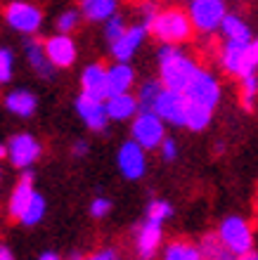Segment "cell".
<instances>
[{
  "label": "cell",
  "mask_w": 258,
  "mask_h": 260,
  "mask_svg": "<svg viewBox=\"0 0 258 260\" xmlns=\"http://www.w3.org/2000/svg\"><path fill=\"white\" fill-rule=\"evenodd\" d=\"M156 64H159L161 85L178 92H185L192 78L202 69L197 57H192L183 45H166V43H161L156 50Z\"/></svg>",
  "instance_id": "cell-1"
},
{
  "label": "cell",
  "mask_w": 258,
  "mask_h": 260,
  "mask_svg": "<svg viewBox=\"0 0 258 260\" xmlns=\"http://www.w3.org/2000/svg\"><path fill=\"white\" fill-rule=\"evenodd\" d=\"M150 34L159 43H166V45H183L192 38L194 28H192V21L187 17V10H183V7H161L156 19L152 21Z\"/></svg>",
  "instance_id": "cell-2"
},
{
  "label": "cell",
  "mask_w": 258,
  "mask_h": 260,
  "mask_svg": "<svg viewBox=\"0 0 258 260\" xmlns=\"http://www.w3.org/2000/svg\"><path fill=\"white\" fill-rule=\"evenodd\" d=\"M218 239L237 258L253 251V227L244 215H225L218 225Z\"/></svg>",
  "instance_id": "cell-3"
},
{
  "label": "cell",
  "mask_w": 258,
  "mask_h": 260,
  "mask_svg": "<svg viewBox=\"0 0 258 260\" xmlns=\"http://www.w3.org/2000/svg\"><path fill=\"white\" fill-rule=\"evenodd\" d=\"M225 14H227L225 0H190V5H187V17L192 21L194 34L199 36L218 34Z\"/></svg>",
  "instance_id": "cell-4"
},
{
  "label": "cell",
  "mask_w": 258,
  "mask_h": 260,
  "mask_svg": "<svg viewBox=\"0 0 258 260\" xmlns=\"http://www.w3.org/2000/svg\"><path fill=\"white\" fill-rule=\"evenodd\" d=\"M218 64H220L225 74L235 76V78L251 76L258 69L251 52V43H235V41H223V45L218 48Z\"/></svg>",
  "instance_id": "cell-5"
},
{
  "label": "cell",
  "mask_w": 258,
  "mask_h": 260,
  "mask_svg": "<svg viewBox=\"0 0 258 260\" xmlns=\"http://www.w3.org/2000/svg\"><path fill=\"white\" fill-rule=\"evenodd\" d=\"M3 19L12 31L24 36H36L43 26V19L45 14L36 3H28V0H12L7 3L5 10H3Z\"/></svg>",
  "instance_id": "cell-6"
},
{
  "label": "cell",
  "mask_w": 258,
  "mask_h": 260,
  "mask_svg": "<svg viewBox=\"0 0 258 260\" xmlns=\"http://www.w3.org/2000/svg\"><path fill=\"white\" fill-rule=\"evenodd\" d=\"M183 95H185V100H187V104L216 111L218 102H220V97H223V88H220L218 76L213 74V71H209L206 67H202Z\"/></svg>",
  "instance_id": "cell-7"
},
{
  "label": "cell",
  "mask_w": 258,
  "mask_h": 260,
  "mask_svg": "<svg viewBox=\"0 0 258 260\" xmlns=\"http://www.w3.org/2000/svg\"><path fill=\"white\" fill-rule=\"evenodd\" d=\"M130 140L137 142L145 151H154L166 140V123L156 116L154 111H137L130 121Z\"/></svg>",
  "instance_id": "cell-8"
},
{
  "label": "cell",
  "mask_w": 258,
  "mask_h": 260,
  "mask_svg": "<svg viewBox=\"0 0 258 260\" xmlns=\"http://www.w3.org/2000/svg\"><path fill=\"white\" fill-rule=\"evenodd\" d=\"M41 154H43L41 142L34 135H28V133H19V135L10 137V142H7V161L17 171L31 168L41 158Z\"/></svg>",
  "instance_id": "cell-9"
},
{
  "label": "cell",
  "mask_w": 258,
  "mask_h": 260,
  "mask_svg": "<svg viewBox=\"0 0 258 260\" xmlns=\"http://www.w3.org/2000/svg\"><path fill=\"white\" fill-rule=\"evenodd\" d=\"M116 164L123 178L137 182L147 175V151L133 140H126L116 151Z\"/></svg>",
  "instance_id": "cell-10"
},
{
  "label": "cell",
  "mask_w": 258,
  "mask_h": 260,
  "mask_svg": "<svg viewBox=\"0 0 258 260\" xmlns=\"http://www.w3.org/2000/svg\"><path fill=\"white\" fill-rule=\"evenodd\" d=\"M156 116L161 118L163 123L176 125V128H185V114H187V100L183 92L178 90H168L163 88L156 97L154 107H152Z\"/></svg>",
  "instance_id": "cell-11"
},
{
  "label": "cell",
  "mask_w": 258,
  "mask_h": 260,
  "mask_svg": "<svg viewBox=\"0 0 258 260\" xmlns=\"http://www.w3.org/2000/svg\"><path fill=\"white\" fill-rule=\"evenodd\" d=\"M76 114L81 118L85 128L93 130V133H102L109 125V114H107V104H104L102 97H90V95H78L76 97Z\"/></svg>",
  "instance_id": "cell-12"
},
{
  "label": "cell",
  "mask_w": 258,
  "mask_h": 260,
  "mask_svg": "<svg viewBox=\"0 0 258 260\" xmlns=\"http://www.w3.org/2000/svg\"><path fill=\"white\" fill-rule=\"evenodd\" d=\"M147 36H150V28L145 26V24H137V21L135 24H128L126 34L116 43L109 45V52H111V57H114L116 62H130L140 52V48L145 45Z\"/></svg>",
  "instance_id": "cell-13"
},
{
  "label": "cell",
  "mask_w": 258,
  "mask_h": 260,
  "mask_svg": "<svg viewBox=\"0 0 258 260\" xmlns=\"http://www.w3.org/2000/svg\"><path fill=\"white\" fill-rule=\"evenodd\" d=\"M43 48H45V55H48L50 64L54 69H69L74 67L76 57H78V48L71 36L67 34H52L43 41Z\"/></svg>",
  "instance_id": "cell-14"
},
{
  "label": "cell",
  "mask_w": 258,
  "mask_h": 260,
  "mask_svg": "<svg viewBox=\"0 0 258 260\" xmlns=\"http://www.w3.org/2000/svg\"><path fill=\"white\" fill-rule=\"evenodd\" d=\"M163 248V225L142 220L135 232V253L140 260H154Z\"/></svg>",
  "instance_id": "cell-15"
},
{
  "label": "cell",
  "mask_w": 258,
  "mask_h": 260,
  "mask_svg": "<svg viewBox=\"0 0 258 260\" xmlns=\"http://www.w3.org/2000/svg\"><path fill=\"white\" fill-rule=\"evenodd\" d=\"M34 194H36L34 173H31V168H26V171H21L19 180H17V185H14L12 194H10V201H7V213H10V218L19 220L21 213L26 211V206H28V201H31Z\"/></svg>",
  "instance_id": "cell-16"
},
{
  "label": "cell",
  "mask_w": 258,
  "mask_h": 260,
  "mask_svg": "<svg viewBox=\"0 0 258 260\" xmlns=\"http://www.w3.org/2000/svg\"><path fill=\"white\" fill-rule=\"evenodd\" d=\"M81 92L90 97H107V64L90 62L81 71Z\"/></svg>",
  "instance_id": "cell-17"
},
{
  "label": "cell",
  "mask_w": 258,
  "mask_h": 260,
  "mask_svg": "<svg viewBox=\"0 0 258 260\" xmlns=\"http://www.w3.org/2000/svg\"><path fill=\"white\" fill-rule=\"evenodd\" d=\"M133 85H135V69L130 67V62H114L107 67V97L130 92Z\"/></svg>",
  "instance_id": "cell-18"
},
{
  "label": "cell",
  "mask_w": 258,
  "mask_h": 260,
  "mask_svg": "<svg viewBox=\"0 0 258 260\" xmlns=\"http://www.w3.org/2000/svg\"><path fill=\"white\" fill-rule=\"evenodd\" d=\"M24 57H26L28 67L34 69L41 78H45V81L54 78V67L50 64L48 55H45V48H43L41 41H36L34 36H28L24 41Z\"/></svg>",
  "instance_id": "cell-19"
},
{
  "label": "cell",
  "mask_w": 258,
  "mask_h": 260,
  "mask_svg": "<svg viewBox=\"0 0 258 260\" xmlns=\"http://www.w3.org/2000/svg\"><path fill=\"white\" fill-rule=\"evenodd\" d=\"M104 104H107L109 121H133V116L140 111L137 97L133 92L109 95V97H104Z\"/></svg>",
  "instance_id": "cell-20"
},
{
  "label": "cell",
  "mask_w": 258,
  "mask_h": 260,
  "mask_svg": "<svg viewBox=\"0 0 258 260\" xmlns=\"http://www.w3.org/2000/svg\"><path fill=\"white\" fill-rule=\"evenodd\" d=\"M5 109L17 118H31L38 109V97L26 88L12 90L5 95Z\"/></svg>",
  "instance_id": "cell-21"
},
{
  "label": "cell",
  "mask_w": 258,
  "mask_h": 260,
  "mask_svg": "<svg viewBox=\"0 0 258 260\" xmlns=\"http://www.w3.org/2000/svg\"><path fill=\"white\" fill-rule=\"evenodd\" d=\"M81 17L90 24H104L119 14V0H81Z\"/></svg>",
  "instance_id": "cell-22"
},
{
  "label": "cell",
  "mask_w": 258,
  "mask_h": 260,
  "mask_svg": "<svg viewBox=\"0 0 258 260\" xmlns=\"http://www.w3.org/2000/svg\"><path fill=\"white\" fill-rule=\"evenodd\" d=\"M220 36L223 41H235V43H251L253 41V31L239 14L227 12L225 14L223 24H220Z\"/></svg>",
  "instance_id": "cell-23"
},
{
  "label": "cell",
  "mask_w": 258,
  "mask_h": 260,
  "mask_svg": "<svg viewBox=\"0 0 258 260\" xmlns=\"http://www.w3.org/2000/svg\"><path fill=\"white\" fill-rule=\"evenodd\" d=\"M161 260H202V251H199V244L173 239L161 248Z\"/></svg>",
  "instance_id": "cell-24"
},
{
  "label": "cell",
  "mask_w": 258,
  "mask_h": 260,
  "mask_svg": "<svg viewBox=\"0 0 258 260\" xmlns=\"http://www.w3.org/2000/svg\"><path fill=\"white\" fill-rule=\"evenodd\" d=\"M199 251H202V260H237V255L230 253L220 244L218 234H206L204 239L199 241Z\"/></svg>",
  "instance_id": "cell-25"
},
{
  "label": "cell",
  "mask_w": 258,
  "mask_h": 260,
  "mask_svg": "<svg viewBox=\"0 0 258 260\" xmlns=\"http://www.w3.org/2000/svg\"><path fill=\"white\" fill-rule=\"evenodd\" d=\"M45 211H48V204H45V199H43V194L36 192L34 197H31V201H28L26 211L21 213L19 222H21L24 227H36L43 218H45Z\"/></svg>",
  "instance_id": "cell-26"
},
{
  "label": "cell",
  "mask_w": 258,
  "mask_h": 260,
  "mask_svg": "<svg viewBox=\"0 0 258 260\" xmlns=\"http://www.w3.org/2000/svg\"><path fill=\"white\" fill-rule=\"evenodd\" d=\"M239 100H242V107L246 111L256 109V100H258V74L244 76L239 78Z\"/></svg>",
  "instance_id": "cell-27"
},
{
  "label": "cell",
  "mask_w": 258,
  "mask_h": 260,
  "mask_svg": "<svg viewBox=\"0 0 258 260\" xmlns=\"http://www.w3.org/2000/svg\"><path fill=\"white\" fill-rule=\"evenodd\" d=\"M163 90L161 81L159 78H150V81H142V85L137 88V104H140V109L142 111H150L152 107H154L156 97H159V92Z\"/></svg>",
  "instance_id": "cell-28"
},
{
  "label": "cell",
  "mask_w": 258,
  "mask_h": 260,
  "mask_svg": "<svg viewBox=\"0 0 258 260\" xmlns=\"http://www.w3.org/2000/svg\"><path fill=\"white\" fill-rule=\"evenodd\" d=\"M81 10L78 7H69V10H62L60 17H57V21H54V28H57V34H67L71 36L76 31V28L81 26Z\"/></svg>",
  "instance_id": "cell-29"
},
{
  "label": "cell",
  "mask_w": 258,
  "mask_h": 260,
  "mask_svg": "<svg viewBox=\"0 0 258 260\" xmlns=\"http://www.w3.org/2000/svg\"><path fill=\"white\" fill-rule=\"evenodd\" d=\"M170 215H173V204L166 201V199H152L147 204V211H145V220H152V222H159V225H163Z\"/></svg>",
  "instance_id": "cell-30"
},
{
  "label": "cell",
  "mask_w": 258,
  "mask_h": 260,
  "mask_svg": "<svg viewBox=\"0 0 258 260\" xmlns=\"http://www.w3.org/2000/svg\"><path fill=\"white\" fill-rule=\"evenodd\" d=\"M161 5H159V0H140L135 5V17H137V24H145V26L150 28L152 21L156 19V14H159Z\"/></svg>",
  "instance_id": "cell-31"
},
{
  "label": "cell",
  "mask_w": 258,
  "mask_h": 260,
  "mask_svg": "<svg viewBox=\"0 0 258 260\" xmlns=\"http://www.w3.org/2000/svg\"><path fill=\"white\" fill-rule=\"evenodd\" d=\"M102 26H104V41H107V45H111V43H116L123 34H126L128 21L123 19L121 14H114V17H111L109 21H104Z\"/></svg>",
  "instance_id": "cell-32"
},
{
  "label": "cell",
  "mask_w": 258,
  "mask_h": 260,
  "mask_svg": "<svg viewBox=\"0 0 258 260\" xmlns=\"http://www.w3.org/2000/svg\"><path fill=\"white\" fill-rule=\"evenodd\" d=\"M14 74V55L10 48H0V85L12 81Z\"/></svg>",
  "instance_id": "cell-33"
},
{
  "label": "cell",
  "mask_w": 258,
  "mask_h": 260,
  "mask_svg": "<svg viewBox=\"0 0 258 260\" xmlns=\"http://www.w3.org/2000/svg\"><path fill=\"white\" fill-rule=\"evenodd\" d=\"M111 213V199L107 197H95L90 201V215L95 220H104Z\"/></svg>",
  "instance_id": "cell-34"
},
{
  "label": "cell",
  "mask_w": 258,
  "mask_h": 260,
  "mask_svg": "<svg viewBox=\"0 0 258 260\" xmlns=\"http://www.w3.org/2000/svg\"><path fill=\"white\" fill-rule=\"evenodd\" d=\"M159 151H161V158L166 161V164H173V161L178 158V154H180V149H178V142L173 140V137H168V135H166V140L161 142Z\"/></svg>",
  "instance_id": "cell-35"
},
{
  "label": "cell",
  "mask_w": 258,
  "mask_h": 260,
  "mask_svg": "<svg viewBox=\"0 0 258 260\" xmlns=\"http://www.w3.org/2000/svg\"><path fill=\"white\" fill-rule=\"evenodd\" d=\"M83 260H121V255H119L116 248H100L95 253L83 255Z\"/></svg>",
  "instance_id": "cell-36"
},
{
  "label": "cell",
  "mask_w": 258,
  "mask_h": 260,
  "mask_svg": "<svg viewBox=\"0 0 258 260\" xmlns=\"http://www.w3.org/2000/svg\"><path fill=\"white\" fill-rule=\"evenodd\" d=\"M88 151H90V144L88 140H74V144H71V154H74L76 158H83V156H88Z\"/></svg>",
  "instance_id": "cell-37"
},
{
  "label": "cell",
  "mask_w": 258,
  "mask_h": 260,
  "mask_svg": "<svg viewBox=\"0 0 258 260\" xmlns=\"http://www.w3.org/2000/svg\"><path fill=\"white\" fill-rule=\"evenodd\" d=\"M0 260H14L12 248L5 246V244H0Z\"/></svg>",
  "instance_id": "cell-38"
},
{
  "label": "cell",
  "mask_w": 258,
  "mask_h": 260,
  "mask_svg": "<svg viewBox=\"0 0 258 260\" xmlns=\"http://www.w3.org/2000/svg\"><path fill=\"white\" fill-rule=\"evenodd\" d=\"M38 260H62V258L54 253V251H43V253L38 255Z\"/></svg>",
  "instance_id": "cell-39"
},
{
  "label": "cell",
  "mask_w": 258,
  "mask_h": 260,
  "mask_svg": "<svg viewBox=\"0 0 258 260\" xmlns=\"http://www.w3.org/2000/svg\"><path fill=\"white\" fill-rule=\"evenodd\" d=\"M251 52H253V59H256V64H258V38L251 41Z\"/></svg>",
  "instance_id": "cell-40"
},
{
  "label": "cell",
  "mask_w": 258,
  "mask_h": 260,
  "mask_svg": "<svg viewBox=\"0 0 258 260\" xmlns=\"http://www.w3.org/2000/svg\"><path fill=\"white\" fill-rule=\"evenodd\" d=\"M237 260H258V253H246V255H242V258H237Z\"/></svg>",
  "instance_id": "cell-41"
},
{
  "label": "cell",
  "mask_w": 258,
  "mask_h": 260,
  "mask_svg": "<svg viewBox=\"0 0 258 260\" xmlns=\"http://www.w3.org/2000/svg\"><path fill=\"white\" fill-rule=\"evenodd\" d=\"M0 158H7V144H0Z\"/></svg>",
  "instance_id": "cell-42"
},
{
  "label": "cell",
  "mask_w": 258,
  "mask_h": 260,
  "mask_svg": "<svg viewBox=\"0 0 258 260\" xmlns=\"http://www.w3.org/2000/svg\"><path fill=\"white\" fill-rule=\"evenodd\" d=\"M67 260H83V255H81V253H71Z\"/></svg>",
  "instance_id": "cell-43"
},
{
  "label": "cell",
  "mask_w": 258,
  "mask_h": 260,
  "mask_svg": "<svg viewBox=\"0 0 258 260\" xmlns=\"http://www.w3.org/2000/svg\"><path fill=\"white\" fill-rule=\"evenodd\" d=\"M225 149V144H223V140H218L216 142V151H223Z\"/></svg>",
  "instance_id": "cell-44"
},
{
  "label": "cell",
  "mask_w": 258,
  "mask_h": 260,
  "mask_svg": "<svg viewBox=\"0 0 258 260\" xmlns=\"http://www.w3.org/2000/svg\"><path fill=\"white\" fill-rule=\"evenodd\" d=\"M0 178H3V168H0Z\"/></svg>",
  "instance_id": "cell-45"
}]
</instances>
